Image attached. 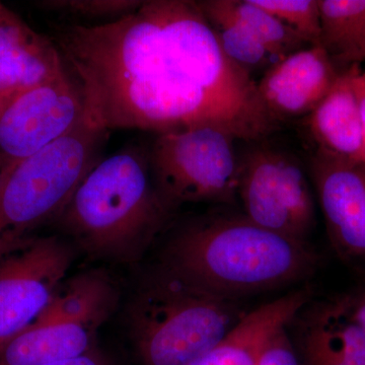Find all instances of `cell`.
Listing matches in <instances>:
<instances>
[{
	"instance_id": "cell-6",
	"label": "cell",
	"mask_w": 365,
	"mask_h": 365,
	"mask_svg": "<svg viewBox=\"0 0 365 365\" xmlns=\"http://www.w3.org/2000/svg\"><path fill=\"white\" fill-rule=\"evenodd\" d=\"M237 139L210 126L158 134L148 148L153 181L176 209L188 203H234L239 199Z\"/></svg>"
},
{
	"instance_id": "cell-29",
	"label": "cell",
	"mask_w": 365,
	"mask_h": 365,
	"mask_svg": "<svg viewBox=\"0 0 365 365\" xmlns=\"http://www.w3.org/2000/svg\"><path fill=\"white\" fill-rule=\"evenodd\" d=\"M360 79H361L362 83H364L365 88V72L361 71V74H360Z\"/></svg>"
},
{
	"instance_id": "cell-24",
	"label": "cell",
	"mask_w": 365,
	"mask_h": 365,
	"mask_svg": "<svg viewBox=\"0 0 365 365\" xmlns=\"http://www.w3.org/2000/svg\"><path fill=\"white\" fill-rule=\"evenodd\" d=\"M339 300L346 311L365 330V288Z\"/></svg>"
},
{
	"instance_id": "cell-28",
	"label": "cell",
	"mask_w": 365,
	"mask_h": 365,
	"mask_svg": "<svg viewBox=\"0 0 365 365\" xmlns=\"http://www.w3.org/2000/svg\"><path fill=\"white\" fill-rule=\"evenodd\" d=\"M13 162H9L6 158L2 157L0 155V188H1L2 184H4V179H6L7 173L11 169Z\"/></svg>"
},
{
	"instance_id": "cell-25",
	"label": "cell",
	"mask_w": 365,
	"mask_h": 365,
	"mask_svg": "<svg viewBox=\"0 0 365 365\" xmlns=\"http://www.w3.org/2000/svg\"><path fill=\"white\" fill-rule=\"evenodd\" d=\"M45 365H112L107 357L103 354L97 347L91 349V351L83 353L72 359L60 360V361L52 362Z\"/></svg>"
},
{
	"instance_id": "cell-3",
	"label": "cell",
	"mask_w": 365,
	"mask_h": 365,
	"mask_svg": "<svg viewBox=\"0 0 365 365\" xmlns=\"http://www.w3.org/2000/svg\"><path fill=\"white\" fill-rule=\"evenodd\" d=\"M174 211L153 181L148 148L131 145L90 170L54 223L91 257L133 262Z\"/></svg>"
},
{
	"instance_id": "cell-21",
	"label": "cell",
	"mask_w": 365,
	"mask_h": 365,
	"mask_svg": "<svg viewBox=\"0 0 365 365\" xmlns=\"http://www.w3.org/2000/svg\"><path fill=\"white\" fill-rule=\"evenodd\" d=\"M255 4L299 34L309 46L321 43L319 0H253Z\"/></svg>"
},
{
	"instance_id": "cell-17",
	"label": "cell",
	"mask_w": 365,
	"mask_h": 365,
	"mask_svg": "<svg viewBox=\"0 0 365 365\" xmlns=\"http://www.w3.org/2000/svg\"><path fill=\"white\" fill-rule=\"evenodd\" d=\"M120 290L112 276L91 269L63 281L35 322H81L101 327L117 309Z\"/></svg>"
},
{
	"instance_id": "cell-23",
	"label": "cell",
	"mask_w": 365,
	"mask_h": 365,
	"mask_svg": "<svg viewBox=\"0 0 365 365\" xmlns=\"http://www.w3.org/2000/svg\"><path fill=\"white\" fill-rule=\"evenodd\" d=\"M287 327L280 329L266 343L257 365H300L299 354L287 332Z\"/></svg>"
},
{
	"instance_id": "cell-13",
	"label": "cell",
	"mask_w": 365,
	"mask_h": 365,
	"mask_svg": "<svg viewBox=\"0 0 365 365\" xmlns=\"http://www.w3.org/2000/svg\"><path fill=\"white\" fill-rule=\"evenodd\" d=\"M294 321L302 365H365V330L339 299L307 304Z\"/></svg>"
},
{
	"instance_id": "cell-8",
	"label": "cell",
	"mask_w": 365,
	"mask_h": 365,
	"mask_svg": "<svg viewBox=\"0 0 365 365\" xmlns=\"http://www.w3.org/2000/svg\"><path fill=\"white\" fill-rule=\"evenodd\" d=\"M73 259L58 235H34L0 259V350L39 318Z\"/></svg>"
},
{
	"instance_id": "cell-5",
	"label": "cell",
	"mask_w": 365,
	"mask_h": 365,
	"mask_svg": "<svg viewBox=\"0 0 365 365\" xmlns=\"http://www.w3.org/2000/svg\"><path fill=\"white\" fill-rule=\"evenodd\" d=\"M109 130L86 113L68 133L14 163L0 188V259L43 225L56 222L103 158Z\"/></svg>"
},
{
	"instance_id": "cell-15",
	"label": "cell",
	"mask_w": 365,
	"mask_h": 365,
	"mask_svg": "<svg viewBox=\"0 0 365 365\" xmlns=\"http://www.w3.org/2000/svg\"><path fill=\"white\" fill-rule=\"evenodd\" d=\"M312 290L302 288L250 311L220 345L193 365H257L264 346L309 304Z\"/></svg>"
},
{
	"instance_id": "cell-22",
	"label": "cell",
	"mask_w": 365,
	"mask_h": 365,
	"mask_svg": "<svg viewBox=\"0 0 365 365\" xmlns=\"http://www.w3.org/2000/svg\"><path fill=\"white\" fill-rule=\"evenodd\" d=\"M143 1L138 0H43L36 6L50 13L76 18L116 20L133 13Z\"/></svg>"
},
{
	"instance_id": "cell-2",
	"label": "cell",
	"mask_w": 365,
	"mask_h": 365,
	"mask_svg": "<svg viewBox=\"0 0 365 365\" xmlns=\"http://www.w3.org/2000/svg\"><path fill=\"white\" fill-rule=\"evenodd\" d=\"M317 260L309 242L259 227L244 215H211L173 235L162 266L209 292L241 300L307 279Z\"/></svg>"
},
{
	"instance_id": "cell-20",
	"label": "cell",
	"mask_w": 365,
	"mask_h": 365,
	"mask_svg": "<svg viewBox=\"0 0 365 365\" xmlns=\"http://www.w3.org/2000/svg\"><path fill=\"white\" fill-rule=\"evenodd\" d=\"M230 4L235 16L276 58L282 60L307 48L309 44L299 34L255 4L253 0H230Z\"/></svg>"
},
{
	"instance_id": "cell-1",
	"label": "cell",
	"mask_w": 365,
	"mask_h": 365,
	"mask_svg": "<svg viewBox=\"0 0 365 365\" xmlns=\"http://www.w3.org/2000/svg\"><path fill=\"white\" fill-rule=\"evenodd\" d=\"M51 39L107 130L210 126L253 143L277 128L253 76L223 53L197 1H143L98 25H55Z\"/></svg>"
},
{
	"instance_id": "cell-18",
	"label": "cell",
	"mask_w": 365,
	"mask_h": 365,
	"mask_svg": "<svg viewBox=\"0 0 365 365\" xmlns=\"http://www.w3.org/2000/svg\"><path fill=\"white\" fill-rule=\"evenodd\" d=\"M197 2L223 53L237 66L253 76L255 72H265L280 61L235 16L230 0H201Z\"/></svg>"
},
{
	"instance_id": "cell-27",
	"label": "cell",
	"mask_w": 365,
	"mask_h": 365,
	"mask_svg": "<svg viewBox=\"0 0 365 365\" xmlns=\"http://www.w3.org/2000/svg\"><path fill=\"white\" fill-rule=\"evenodd\" d=\"M361 71L356 74L354 79L355 91H356L357 97H359L360 104V111H361L362 119V138H364V155L365 163V88L361 79H360Z\"/></svg>"
},
{
	"instance_id": "cell-14",
	"label": "cell",
	"mask_w": 365,
	"mask_h": 365,
	"mask_svg": "<svg viewBox=\"0 0 365 365\" xmlns=\"http://www.w3.org/2000/svg\"><path fill=\"white\" fill-rule=\"evenodd\" d=\"M360 71L355 63L340 72L332 90L307 117V127L318 150L364 163L361 111L354 86Z\"/></svg>"
},
{
	"instance_id": "cell-11",
	"label": "cell",
	"mask_w": 365,
	"mask_h": 365,
	"mask_svg": "<svg viewBox=\"0 0 365 365\" xmlns=\"http://www.w3.org/2000/svg\"><path fill=\"white\" fill-rule=\"evenodd\" d=\"M340 72L322 46H309L271 66L257 88L263 104L280 122L309 116L332 90Z\"/></svg>"
},
{
	"instance_id": "cell-7",
	"label": "cell",
	"mask_w": 365,
	"mask_h": 365,
	"mask_svg": "<svg viewBox=\"0 0 365 365\" xmlns=\"http://www.w3.org/2000/svg\"><path fill=\"white\" fill-rule=\"evenodd\" d=\"M239 199L259 227L307 242L316 225V203L307 173L294 155L257 145L240 158Z\"/></svg>"
},
{
	"instance_id": "cell-26",
	"label": "cell",
	"mask_w": 365,
	"mask_h": 365,
	"mask_svg": "<svg viewBox=\"0 0 365 365\" xmlns=\"http://www.w3.org/2000/svg\"><path fill=\"white\" fill-rule=\"evenodd\" d=\"M365 60V37L364 39L360 42V44L355 48L353 51L348 53L344 56L340 57V58L333 60L334 62H338V63L345 64V66H351V64H359L360 62L364 61Z\"/></svg>"
},
{
	"instance_id": "cell-19",
	"label": "cell",
	"mask_w": 365,
	"mask_h": 365,
	"mask_svg": "<svg viewBox=\"0 0 365 365\" xmlns=\"http://www.w3.org/2000/svg\"><path fill=\"white\" fill-rule=\"evenodd\" d=\"M321 43L333 60L353 51L365 37V0H319Z\"/></svg>"
},
{
	"instance_id": "cell-12",
	"label": "cell",
	"mask_w": 365,
	"mask_h": 365,
	"mask_svg": "<svg viewBox=\"0 0 365 365\" xmlns=\"http://www.w3.org/2000/svg\"><path fill=\"white\" fill-rule=\"evenodd\" d=\"M64 66L51 38L35 32L0 2V98H13L45 83Z\"/></svg>"
},
{
	"instance_id": "cell-10",
	"label": "cell",
	"mask_w": 365,
	"mask_h": 365,
	"mask_svg": "<svg viewBox=\"0 0 365 365\" xmlns=\"http://www.w3.org/2000/svg\"><path fill=\"white\" fill-rule=\"evenodd\" d=\"M309 174L334 250L365 272V163L317 150Z\"/></svg>"
},
{
	"instance_id": "cell-9",
	"label": "cell",
	"mask_w": 365,
	"mask_h": 365,
	"mask_svg": "<svg viewBox=\"0 0 365 365\" xmlns=\"http://www.w3.org/2000/svg\"><path fill=\"white\" fill-rule=\"evenodd\" d=\"M85 91L64 66L54 78L21 91L0 114V155L19 162L68 133L85 118Z\"/></svg>"
},
{
	"instance_id": "cell-4",
	"label": "cell",
	"mask_w": 365,
	"mask_h": 365,
	"mask_svg": "<svg viewBox=\"0 0 365 365\" xmlns=\"http://www.w3.org/2000/svg\"><path fill=\"white\" fill-rule=\"evenodd\" d=\"M249 311L160 266L137 290L127 313L143 365H193L220 345Z\"/></svg>"
},
{
	"instance_id": "cell-16",
	"label": "cell",
	"mask_w": 365,
	"mask_h": 365,
	"mask_svg": "<svg viewBox=\"0 0 365 365\" xmlns=\"http://www.w3.org/2000/svg\"><path fill=\"white\" fill-rule=\"evenodd\" d=\"M100 327L81 322H34L0 350V365H45L96 348Z\"/></svg>"
}]
</instances>
